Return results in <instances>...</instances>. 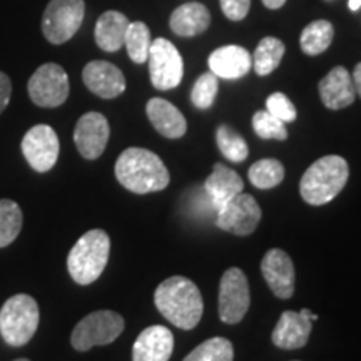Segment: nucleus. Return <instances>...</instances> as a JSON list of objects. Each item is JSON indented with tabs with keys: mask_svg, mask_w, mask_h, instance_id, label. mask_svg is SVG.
I'll use <instances>...</instances> for the list:
<instances>
[{
	"mask_svg": "<svg viewBox=\"0 0 361 361\" xmlns=\"http://www.w3.org/2000/svg\"><path fill=\"white\" fill-rule=\"evenodd\" d=\"M261 221V207L251 194L241 192L216 213V226L236 236H250Z\"/></svg>",
	"mask_w": 361,
	"mask_h": 361,
	"instance_id": "11",
	"label": "nucleus"
},
{
	"mask_svg": "<svg viewBox=\"0 0 361 361\" xmlns=\"http://www.w3.org/2000/svg\"><path fill=\"white\" fill-rule=\"evenodd\" d=\"M124 331V318L116 311H94L75 324L71 343L78 351H87L94 346H104L116 341Z\"/></svg>",
	"mask_w": 361,
	"mask_h": 361,
	"instance_id": "6",
	"label": "nucleus"
},
{
	"mask_svg": "<svg viewBox=\"0 0 361 361\" xmlns=\"http://www.w3.org/2000/svg\"><path fill=\"white\" fill-rule=\"evenodd\" d=\"M82 80L90 92L102 99H114L126 90L124 74L106 61L89 62L82 71Z\"/></svg>",
	"mask_w": 361,
	"mask_h": 361,
	"instance_id": "16",
	"label": "nucleus"
},
{
	"mask_svg": "<svg viewBox=\"0 0 361 361\" xmlns=\"http://www.w3.org/2000/svg\"><path fill=\"white\" fill-rule=\"evenodd\" d=\"M219 4L224 16L234 22L246 19L251 7V0H219Z\"/></svg>",
	"mask_w": 361,
	"mask_h": 361,
	"instance_id": "34",
	"label": "nucleus"
},
{
	"mask_svg": "<svg viewBox=\"0 0 361 361\" xmlns=\"http://www.w3.org/2000/svg\"><path fill=\"white\" fill-rule=\"evenodd\" d=\"M316 319H318V314L311 313L310 310L284 311L279 316L276 326H274L271 340H273L278 348L283 350L303 348L310 340L313 322H316Z\"/></svg>",
	"mask_w": 361,
	"mask_h": 361,
	"instance_id": "13",
	"label": "nucleus"
},
{
	"mask_svg": "<svg viewBox=\"0 0 361 361\" xmlns=\"http://www.w3.org/2000/svg\"><path fill=\"white\" fill-rule=\"evenodd\" d=\"M250 180L258 189H273L284 179V166L278 159H259L250 168Z\"/></svg>",
	"mask_w": 361,
	"mask_h": 361,
	"instance_id": "29",
	"label": "nucleus"
},
{
	"mask_svg": "<svg viewBox=\"0 0 361 361\" xmlns=\"http://www.w3.org/2000/svg\"><path fill=\"white\" fill-rule=\"evenodd\" d=\"M149 78L157 90L178 87L184 75V62L171 40L159 37L152 40L149 49Z\"/></svg>",
	"mask_w": 361,
	"mask_h": 361,
	"instance_id": "8",
	"label": "nucleus"
},
{
	"mask_svg": "<svg viewBox=\"0 0 361 361\" xmlns=\"http://www.w3.org/2000/svg\"><path fill=\"white\" fill-rule=\"evenodd\" d=\"M39 305L32 296L16 295L0 308V335L11 346H24L39 326Z\"/></svg>",
	"mask_w": 361,
	"mask_h": 361,
	"instance_id": "5",
	"label": "nucleus"
},
{
	"mask_svg": "<svg viewBox=\"0 0 361 361\" xmlns=\"http://www.w3.org/2000/svg\"><path fill=\"white\" fill-rule=\"evenodd\" d=\"M154 303L159 313L180 329L196 328L204 311L200 288L184 276L162 281L154 293Z\"/></svg>",
	"mask_w": 361,
	"mask_h": 361,
	"instance_id": "1",
	"label": "nucleus"
},
{
	"mask_svg": "<svg viewBox=\"0 0 361 361\" xmlns=\"http://www.w3.org/2000/svg\"><path fill=\"white\" fill-rule=\"evenodd\" d=\"M218 78H216L213 72H206V74L200 75V79L194 84L191 90V102L194 104V107L201 111L209 109L214 104L216 96H218Z\"/></svg>",
	"mask_w": 361,
	"mask_h": 361,
	"instance_id": "31",
	"label": "nucleus"
},
{
	"mask_svg": "<svg viewBox=\"0 0 361 361\" xmlns=\"http://www.w3.org/2000/svg\"><path fill=\"white\" fill-rule=\"evenodd\" d=\"M234 348L233 343L226 338L216 336L201 343L197 348H194L184 361H233Z\"/></svg>",
	"mask_w": 361,
	"mask_h": 361,
	"instance_id": "30",
	"label": "nucleus"
},
{
	"mask_svg": "<svg viewBox=\"0 0 361 361\" xmlns=\"http://www.w3.org/2000/svg\"><path fill=\"white\" fill-rule=\"evenodd\" d=\"M333 37H335V29H333L331 22L323 19L311 22L301 32V51L311 57L319 56L331 45Z\"/></svg>",
	"mask_w": 361,
	"mask_h": 361,
	"instance_id": "25",
	"label": "nucleus"
},
{
	"mask_svg": "<svg viewBox=\"0 0 361 361\" xmlns=\"http://www.w3.org/2000/svg\"><path fill=\"white\" fill-rule=\"evenodd\" d=\"M16 361H30V360H25V358H20V360H16Z\"/></svg>",
	"mask_w": 361,
	"mask_h": 361,
	"instance_id": "39",
	"label": "nucleus"
},
{
	"mask_svg": "<svg viewBox=\"0 0 361 361\" xmlns=\"http://www.w3.org/2000/svg\"><path fill=\"white\" fill-rule=\"evenodd\" d=\"M116 178L121 186L135 194L162 191L171 179L161 157L142 147H129L117 157Z\"/></svg>",
	"mask_w": 361,
	"mask_h": 361,
	"instance_id": "2",
	"label": "nucleus"
},
{
	"mask_svg": "<svg viewBox=\"0 0 361 361\" xmlns=\"http://www.w3.org/2000/svg\"><path fill=\"white\" fill-rule=\"evenodd\" d=\"M109 123L101 112H87L78 121L74 129V142L84 159L94 161L102 156L109 141Z\"/></svg>",
	"mask_w": 361,
	"mask_h": 361,
	"instance_id": "14",
	"label": "nucleus"
},
{
	"mask_svg": "<svg viewBox=\"0 0 361 361\" xmlns=\"http://www.w3.org/2000/svg\"><path fill=\"white\" fill-rule=\"evenodd\" d=\"M171 30L179 37H196L211 25L209 8L200 2H188L171 13Z\"/></svg>",
	"mask_w": 361,
	"mask_h": 361,
	"instance_id": "22",
	"label": "nucleus"
},
{
	"mask_svg": "<svg viewBox=\"0 0 361 361\" xmlns=\"http://www.w3.org/2000/svg\"><path fill=\"white\" fill-rule=\"evenodd\" d=\"M264 7L271 8V11H276V8H281L284 4H286V0H263Z\"/></svg>",
	"mask_w": 361,
	"mask_h": 361,
	"instance_id": "37",
	"label": "nucleus"
},
{
	"mask_svg": "<svg viewBox=\"0 0 361 361\" xmlns=\"http://www.w3.org/2000/svg\"><path fill=\"white\" fill-rule=\"evenodd\" d=\"M261 273L269 290L279 300H290L295 293V266L288 252L283 250H269L261 263Z\"/></svg>",
	"mask_w": 361,
	"mask_h": 361,
	"instance_id": "15",
	"label": "nucleus"
},
{
	"mask_svg": "<svg viewBox=\"0 0 361 361\" xmlns=\"http://www.w3.org/2000/svg\"><path fill=\"white\" fill-rule=\"evenodd\" d=\"M348 7H350V11H353V12L360 11V8H361V0H348Z\"/></svg>",
	"mask_w": 361,
	"mask_h": 361,
	"instance_id": "38",
	"label": "nucleus"
},
{
	"mask_svg": "<svg viewBox=\"0 0 361 361\" xmlns=\"http://www.w3.org/2000/svg\"><path fill=\"white\" fill-rule=\"evenodd\" d=\"M59 151L61 144L56 130L47 124L34 126L22 139V154L37 173H47L56 166Z\"/></svg>",
	"mask_w": 361,
	"mask_h": 361,
	"instance_id": "12",
	"label": "nucleus"
},
{
	"mask_svg": "<svg viewBox=\"0 0 361 361\" xmlns=\"http://www.w3.org/2000/svg\"><path fill=\"white\" fill-rule=\"evenodd\" d=\"M146 114L151 124L154 126V129L164 137L179 139L186 134V117L183 116V112L178 107L166 101V99H151L146 106Z\"/></svg>",
	"mask_w": 361,
	"mask_h": 361,
	"instance_id": "20",
	"label": "nucleus"
},
{
	"mask_svg": "<svg viewBox=\"0 0 361 361\" xmlns=\"http://www.w3.org/2000/svg\"><path fill=\"white\" fill-rule=\"evenodd\" d=\"M27 90L35 106L47 107V109L62 106L69 97L67 72L54 62L40 66L29 79Z\"/></svg>",
	"mask_w": 361,
	"mask_h": 361,
	"instance_id": "9",
	"label": "nucleus"
},
{
	"mask_svg": "<svg viewBox=\"0 0 361 361\" xmlns=\"http://www.w3.org/2000/svg\"><path fill=\"white\" fill-rule=\"evenodd\" d=\"M111 239L102 229H90L79 238L67 256V269L78 284L87 286L101 276L109 261Z\"/></svg>",
	"mask_w": 361,
	"mask_h": 361,
	"instance_id": "4",
	"label": "nucleus"
},
{
	"mask_svg": "<svg viewBox=\"0 0 361 361\" xmlns=\"http://www.w3.org/2000/svg\"><path fill=\"white\" fill-rule=\"evenodd\" d=\"M348 178V162L341 156H324L314 161L301 178V197L311 206L328 204L343 191Z\"/></svg>",
	"mask_w": 361,
	"mask_h": 361,
	"instance_id": "3",
	"label": "nucleus"
},
{
	"mask_svg": "<svg viewBox=\"0 0 361 361\" xmlns=\"http://www.w3.org/2000/svg\"><path fill=\"white\" fill-rule=\"evenodd\" d=\"M129 19L117 11H107L99 17L94 29V37L99 49L106 52H117L124 45Z\"/></svg>",
	"mask_w": 361,
	"mask_h": 361,
	"instance_id": "23",
	"label": "nucleus"
},
{
	"mask_svg": "<svg viewBox=\"0 0 361 361\" xmlns=\"http://www.w3.org/2000/svg\"><path fill=\"white\" fill-rule=\"evenodd\" d=\"M24 216L17 202L0 200V247L12 245L19 236Z\"/></svg>",
	"mask_w": 361,
	"mask_h": 361,
	"instance_id": "28",
	"label": "nucleus"
},
{
	"mask_svg": "<svg viewBox=\"0 0 361 361\" xmlns=\"http://www.w3.org/2000/svg\"><path fill=\"white\" fill-rule=\"evenodd\" d=\"M351 79H353L356 96L361 97V62H360V64H356L355 71H353V75H351Z\"/></svg>",
	"mask_w": 361,
	"mask_h": 361,
	"instance_id": "36",
	"label": "nucleus"
},
{
	"mask_svg": "<svg viewBox=\"0 0 361 361\" xmlns=\"http://www.w3.org/2000/svg\"><path fill=\"white\" fill-rule=\"evenodd\" d=\"M286 47L281 40L276 37H264L261 39V42L256 45V51L252 54V69L256 71V74L264 78L269 75L271 72H274L281 64Z\"/></svg>",
	"mask_w": 361,
	"mask_h": 361,
	"instance_id": "24",
	"label": "nucleus"
},
{
	"mask_svg": "<svg viewBox=\"0 0 361 361\" xmlns=\"http://www.w3.org/2000/svg\"><path fill=\"white\" fill-rule=\"evenodd\" d=\"M319 97L324 107L331 111H340L351 106L356 99L353 79L343 66H338L328 72V75L319 80Z\"/></svg>",
	"mask_w": 361,
	"mask_h": 361,
	"instance_id": "18",
	"label": "nucleus"
},
{
	"mask_svg": "<svg viewBox=\"0 0 361 361\" xmlns=\"http://www.w3.org/2000/svg\"><path fill=\"white\" fill-rule=\"evenodd\" d=\"M84 13V0H51L42 17L45 39L54 45L71 40L82 25Z\"/></svg>",
	"mask_w": 361,
	"mask_h": 361,
	"instance_id": "7",
	"label": "nucleus"
},
{
	"mask_svg": "<svg viewBox=\"0 0 361 361\" xmlns=\"http://www.w3.org/2000/svg\"><path fill=\"white\" fill-rule=\"evenodd\" d=\"M151 30L144 22H130L126 32L124 45L128 49L130 61L135 64H144L147 62L149 49H151Z\"/></svg>",
	"mask_w": 361,
	"mask_h": 361,
	"instance_id": "26",
	"label": "nucleus"
},
{
	"mask_svg": "<svg viewBox=\"0 0 361 361\" xmlns=\"http://www.w3.org/2000/svg\"><path fill=\"white\" fill-rule=\"evenodd\" d=\"M266 111L284 124L296 121L298 116L295 104H293L290 99H288L286 94L283 92H273L268 99H266Z\"/></svg>",
	"mask_w": 361,
	"mask_h": 361,
	"instance_id": "33",
	"label": "nucleus"
},
{
	"mask_svg": "<svg viewBox=\"0 0 361 361\" xmlns=\"http://www.w3.org/2000/svg\"><path fill=\"white\" fill-rule=\"evenodd\" d=\"M252 129L261 139H276V141L288 139L286 126L274 116H271L268 111H258L252 116Z\"/></svg>",
	"mask_w": 361,
	"mask_h": 361,
	"instance_id": "32",
	"label": "nucleus"
},
{
	"mask_svg": "<svg viewBox=\"0 0 361 361\" xmlns=\"http://www.w3.org/2000/svg\"><path fill=\"white\" fill-rule=\"evenodd\" d=\"M174 350L171 329L154 324L144 329L133 346V361H169Z\"/></svg>",
	"mask_w": 361,
	"mask_h": 361,
	"instance_id": "19",
	"label": "nucleus"
},
{
	"mask_svg": "<svg viewBox=\"0 0 361 361\" xmlns=\"http://www.w3.org/2000/svg\"><path fill=\"white\" fill-rule=\"evenodd\" d=\"M207 66L218 79L236 80L251 71L252 57L241 45H223L211 52Z\"/></svg>",
	"mask_w": 361,
	"mask_h": 361,
	"instance_id": "17",
	"label": "nucleus"
},
{
	"mask_svg": "<svg viewBox=\"0 0 361 361\" xmlns=\"http://www.w3.org/2000/svg\"><path fill=\"white\" fill-rule=\"evenodd\" d=\"M204 191L216 207V213H218L219 207H223L226 202H229L233 197L245 191V183L236 171L218 162V164H214L213 173L206 179Z\"/></svg>",
	"mask_w": 361,
	"mask_h": 361,
	"instance_id": "21",
	"label": "nucleus"
},
{
	"mask_svg": "<svg viewBox=\"0 0 361 361\" xmlns=\"http://www.w3.org/2000/svg\"><path fill=\"white\" fill-rule=\"evenodd\" d=\"M11 96H12L11 79H8L7 74L0 72V114L6 111L8 102H11Z\"/></svg>",
	"mask_w": 361,
	"mask_h": 361,
	"instance_id": "35",
	"label": "nucleus"
},
{
	"mask_svg": "<svg viewBox=\"0 0 361 361\" xmlns=\"http://www.w3.org/2000/svg\"><path fill=\"white\" fill-rule=\"evenodd\" d=\"M250 284L246 274L239 268L224 271L219 284V318L226 324H236L250 310Z\"/></svg>",
	"mask_w": 361,
	"mask_h": 361,
	"instance_id": "10",
	"label": "nucleus"
},
{
	"mask_svg": "<svg viewBox=\"0 0 361 361\" xmlns=\"http://www.w3.org/2000/svg\"><path fill=\"white\" fill-rule=\"evenodd\" d=\"M216 144H218L221 154L231 162H243L250 156V147L241 134H238L228 124L219 126L216 130Z\"/></svg>",
	"mask_w": 361,
	"mask_h": 361,
	"instance_id": "27",
	"label": "nucleus"
}]
</instances>
